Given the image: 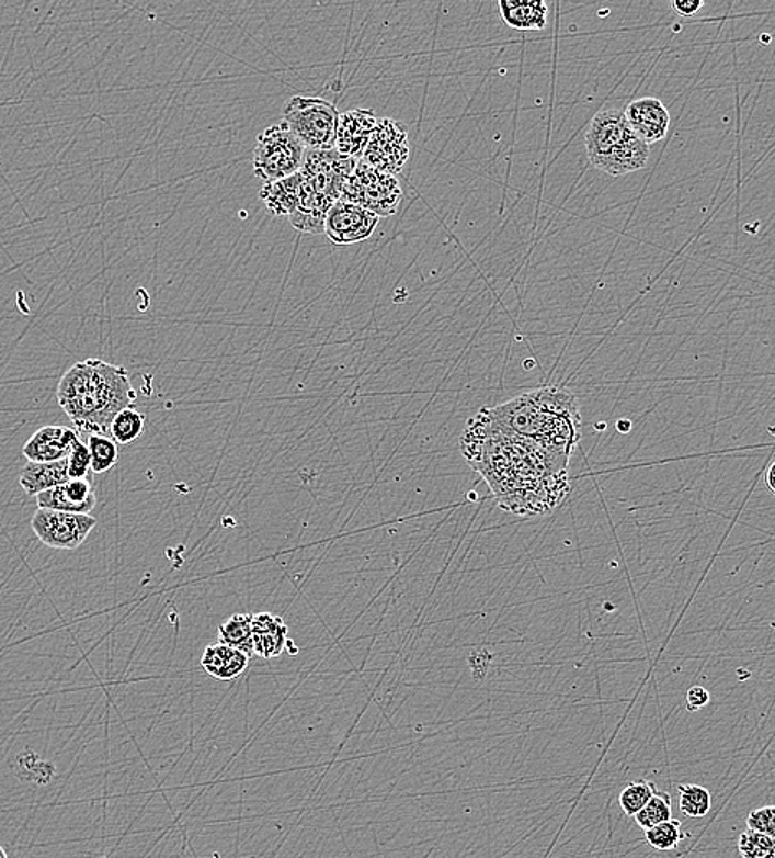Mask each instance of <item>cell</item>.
Wrapping results in <instances>:
<instances>
[{"instance_id": "obj_1", "label": "cell", "mask_w": 775, "mask_h": 858, "mask_svg": "<svg viewBox=\"0 0 775 858\" xmlns=\"http://www.w3.org/2000/svg\"><path fill=\"white\" fill-rule=\"evenodd\" d=\"M460 453L489 484L500 509L513 516H546L568 496L571 458L502 428L489 408L467 421Z\"/></svg>"}, {"instance_id": "obj_2", "label": "cell", "mask_w": 775, "mask_h": 858, "mask_svg": "<svg viewBox=\"0 0 775 858\" xmlns=\"http://www.w3.org/2000/svg\"><path fill=\"white\" fill-rule=\"evenodd\" d=\"M57 399L80 431L107 437L117 413L133 406L136 390L124 366L88 359L64 373Z\"/></svg>"}, {"instance_id": "obj_3", "label": "cell", "mask_w": 775, "mask_h": 858, "mask_svg": "<svg viewBox=\"0 0 775 858\" xmlns=\"http://www.w3.org/2000/svg\"><path fill=\"white\" fill-rule=\"evenodd\" d=\"M497 425L571 458L581 440V413L574 393L543 386L489 408Z\"/></svg>"}, {"instance_id": "obj_4", "label": "cell", "mask_w": 775, "mask_h": 858, "mask_svg": "<svg viewBox=\"0 0 775 858\" xmlns=\"http://www.w3.org/2000/svg\"><path fill=\"white\" fill-rule=\"evenodd\" d=\"M590 162L613 177L626 176L649 163L650 146L634 134L620 110H603L593 117L586 133Z\"/></svg>"}, {"instance_id": "obj_5", "label": "cell", "mask_w": 775, "mask_h": 858, "mask_svg": "<svg viewBox=\"0 0 775 858\" xmlns=\"http://www.w3.org/2000/svg\"><path fill=\"white\" fill-rule=\"evenodd\" d=\"M339 111L323 98L294 97L287 101L281 123L307 150L335 149Z\"/></svg>"}, {"instance_id": "obj_6", "label": "cell", "mask_w": 775, "mask_h": 858, "mask_svg": "<svg viewBox=\"0 0 775 858\" xmlns=\"http://www.w3.org/2000/svg\"><path fill=\"white\" fill-rule=\"evenodd\" d=\"M306 147L284 126L274 124L260 134L254 147V173L264 183L296 176L303 169Z\"/></svg>"}, {"instance_id": "obj_7", "label": "cell", "mask_w": 775, "mask_h": 858, "mask_svg": "<svg viewBox=\"0 0 775 858\" xmlns=\"http://www.w3.org/2000/svg\"><path fill=\"white\" fill-rule=\"evenodd\" d=\"M340 200L362 206L378 217H391L403 200V190L397 177L379 172L360 160L346 179Z\"/></svg>"}, {"instance_id": "obj_8", "label": "cell", "mask_w": 775, "mask_h": 858, "mask_svg": "<svg viewBox=\"0 0 775 858\" xmlns=\"http://www.w3.org/2000/svg\"><path fill=\"white\" fill-rule=\"evenodd\" d=\"M410 159L408 127L400 121L381 117L369 137L362 162L379 172L397 177Z\"/></svg>"}, {"instance_id": "obj_9", "label": "cell", "mask_w": 775, "mask_h": 858, "mask_svg": "<svg viewBox=\"0 0 775 858\" xmlns=\"http://www.w3.org/2000/svg\"><path fill=\"white\" fill-rule=\"evenodd\" d=\"M31 526L35 537L48 549L77 550L93 532L98 520L93 516H83V513L37 509L32 517Z\"/></svg>"}, {"instance_id": "obj_10", "label": "cell", "mask_w": 775, "mask_h": 858, "mask_svg": "<svg viewBox=\"0 0 775 858\" xmlns=\"http://www.w3.org/2000/svg\"><path fill=\"white\" fill-rule=\"evenodd\" d=\"M358 162L335 149L306 150L303 169L299 170L300 179L317 192L339 202L343 185Z\"/></svg>"}, {"instance_id": "obj_11", "label": "cell", "mask_w": 775, "mask_h": 858, "mask_svg": "<svg viewBox=\"0 0 775 858\" xmlns=\"http://www.w3.org/2000/svg\"><path fill=\"white\" fill-rule=\"evenodd\" d=\"M378 224L379 217L375 213L339 200L327 215L323 234L332 244L355 245L368 240L375 234Z\"/></svg>"}, {"instance_id": "obj_12", "label": "cell", "mask_w": 775, "mask_h": 858, "mask_svg": "<svg viewBox=\"0 0 775 858\" xmlns=\"http://www.w3.org/2000/svg\"><path fill=\"white\" fill-rule=\"evenodd\" d=\"M80 441L77 429L67 426H44L24 444L22 454L34 463H57L68 460L75 443Z\"/></svg>"}, {"instance_id": "obj_13", "label": "cell", "mask_w": 775, "mask_h": 858, "mask_svg": "<svg viewBox=\"0 0 775 858\" xmlns=\"http://www.w3.org/2000/svg\"><path fill=\"white\" fill-rule=\"evenodd\" d=\"M630 129L646 144H656L669 134L670 113L665 104L657 98L647 97L632 101L624 111Z\"/></svg>"}, {"instance_id": "obj_14", "label": "cell", "mask_w": 775, "mask_h": 858, "mask_svg": "<svg viewBox=\"0 0 775 858\" xmlns=\"http://www.w3.org/2000/svg\"><path fill=\"white\" fill-rule=\"evenodd\" d=\"M378 117L372 110H352L340 114L337 123L335 150L350 159L362 160Z\"/></svg>"}, {"instance_id": "obj_15", "label": "cell", "mask_w": 775, "mask_h": 858, "mask_svg": "<svg viewBox=\"0 0 775 858\" xmlns=\"http://www.w3.org/2000/svg\"><path fill=\"white\" fill-rule=\"evenodd\" d=\"M38 509L90 516L96 507V494L88 479H70L35 497Z\"/></svg>"}, {"instance_id": "obj_16", "label": "cell", "mask_w": 775, "mask_h": 858, "mask_svg": "<svg viewBox=\"0 0 775 858\" xmlns=\"http://www.w3.org/2000/svg\"><path fill=\"white\" fill-rule=\"evenodd\" d=\"M333 205L335 200L317 192L300 179L299 205L289 217L290 225L303 234L322 235L326 230L327 215Z\"/></svg>"}, {"instance_id": "obj_17", "label": "cell", "mask_w": 775, "mask_h": 858, "mask_svg": "<svg viewBox=\"0 0 775 858\" xmlns=\"http://www.w3.org/2000/svg\"><path fill=\"white\" fill-rule=\"evenodd\" d=\"M287 625L280 616L271 612L253 614L254 656L274 659L286 651Z\"/></svg>"}, {"instance_id": "obj_18", "label": "cell", "mask_w": 775, "mask_h": 858, "mask_svg": "<svg viewBox=\"0 0 775 858\" xmlns=\"http://www.w3.org/2000/svg\"><path fill=\"white\" fill-rule=\"evenodd\" d=\"M251 657L243 651L227 646L224 642L205 647L202 667L208 676L218 680H233L243 676L250 666Z\"/></svg>"}, {"instance_id": "obj_19", "label": "cell", "mask_w": 775, "mask_h": 858, "mask_svg": "<svg viewBox=\"0 0 775 858\" xmlns=\"http://www.w3.org/2000/svg\"><path fill=\"white\" fill-rule=\"evenodd\" d=\"M68 461L57 463H34L29 461L21 474V486L29 496H41L47 490L55 489L61 484L68 483Z\"/></svg>"}, {"instance_id": "obj_20", "label": "cell", "mask_w": 775, "mask_h": 858, "mask_svg": "<svg viewBox=\"0 0 775 858\" xmlns=\"http://www.w3.org/2000/svg\"><path fill=\"white\" fill-rule=\"evenodd\" d=\"M499 9L503 22L515 31H543L548 24V5L542 0H500Z\"/></svg>"}, {"instance_id": "obj_21", "label": "cell", "mask_w": 775, "mask_h": 858, "mask_svg": "<svg viewBox=\"0 0 775 858\" xmlns=\"http://www.w3.org/2000/svg\"><path fill=\"white\" fill-rule=\"evenodd\" d=\"M300 199V173L277 180V182L264 183L261 189V200L266 205L267 212L274 217H290L296 212Z\"/></svg>"}, {"instance_id": "obj_22", "label": "cell", "mask_w": 775, "mask_h": 858, "mask_svg": "<svg viewBox=\"0 0 775 858\" xmlns=\"http://www.w3.org/2000/svg\"><path fill=\"white\" fill-rule=\"evenodd\" d=\"M218 639H220L218 642H224L227 646L243 651L244 654L253 657V614H233L221 622L218 628Z\"/></svg>"}, {"instance_id": "obj_23", "label": "cell", "mask_w": 775, "mask_h": 858, "mask_svg": "<svg viewBox=\"0 0 775 858\" xmlns=\"http://www.w3.org/2000/svg\"><path fill=\"white\" fill-rule=\"evenodd\" d=\"M146 415L139 409L129 406L117 413L116 418L111 422L110 434L117 444H130L139 440L146 428Z\"/></svg>"}, {"instance_id": "obj_24", "label": "cell", "mask_w": 775, "mask_h": 858, "mask_svg": "<svg viewBox=\"0 0 775 858\" xmlns=\"http://www.w3.org/2000/svg\"><path fill=\"white\" fill-rule=\"evenodd\" d=\"M88 450L91 454V473L104 474L113 470L119 461V448L116 441L104 434H90Z\"/></svg>"}, {"instance_id": "obj_25", "label": "cell", "mask_w": 775, "mask_h": 858, "mask_svg": "<svg viewBox=\"0 0 775 858\" xmlns=\"http://www.w3.org/2000/svg\"><path fill=\"white\" fill-rule=\"evenodd\" d=\"M680 811L689 819H702L711 811V794L698 784L679 786Z\"/></svg>"}, {"instance_id": "obj_26", "label": "cell", "mask_w": 775, "mask_h": 858, "mask_svg": "<svg viewBox=\"0 0 775 858\" xmlns=\"http://www.w3.org/2000/svg\"><path fill=\"white\" fill-rule=\"evenodd\" d=\"M634 819H636L637 825L643 828V831L673 819L672 798H670L669 792L657 789L656 794L647 802L646 808L639 814L634 815Z\"/></svg>"}, {"instance_id": "obj_27", "label": "cell", "mask_w": 775, "mask_h": 858, "mask_svg": "<svg viewBox=\"0 0 775 858\" xmlns=\"http://www.w3.org/2000/svg\"><path fill=\"white\" fill-rule=\"evenodd\" d=\"M657 789L659 788L653 782L647 781V779H639V781H634L626 786L619 795V804L624 814L629 815V817L639 814L646 808L647 802L656 794Z\"/></svg>"}, {"instance_id": "obj_28", "label": "cell", "mask_w": 775, "mask_h": 858, "mask_svg": "<svg viewBox=\"0 0 775 858\" xmlns=\"http://www.w3.org/2000/svg\"><path fill=\"white\" fill-rule=\"evenodd\" d=\"M646 838L650 847L657 850H673L679 847L680 842L685 840L686 834L679 819H670L656 827L647 828Z\"/></svg>"}, {"instance_id": "obj_29", "label": "cell", "mask_w": 775, "mask_h": 858, "mask_svg": "<svg viewBox=\"0 0 775 858\" xmlns=\"http://www.w3.org/2000/svg\"><path fill=\"white\" fill-rule=\"evenodd\" d=\"M738 850L742 858H775V838L745 828L739 835Z\"/></svg>"}, {"instance_id": "obj_30", "label": "cell", "mask_w": 775, "mask_h": 858, "mask_svg": "<svg viewBox=\"0 0 775 858\" xmlns=\"http://www.w3.org/2000/svg\"><path fill=\"white\" fill-rule=\"evenodd\" d=\"M68 476L70 479H87L91 473V454L88 444L77 441L70 456H68Z\"/></svg>"}, {"instance_id": "obj_31", "label": "cell", "mask_w": 775, "mask_h": 858, "mask_svg": "<svg viewBox=\"0 0 775 858\" xmlns=\"http://www.w3.org/2000/svg\"><path fill=\"white\" fill-rule=\"evenodd\" d=\"M745 824L752 831L761 832V834L775 838V805H765V808L754 809V811L749 812Z\"/></svg>"}, {"instance_id": "obj_32", "label": "cell", "mask_w": 775, "mask_h": 858, "mask_svg": "<svg viewBox=\"0 0 775 858\" xmlns=\"http://www.w3.org/2000/svg\"><path fill=\"white\" fill-rule=\"evenodd\" d=\"M709 703V692L702 686L692 687L686 693V710L688 712H698L703 707Z\"/></svg>"}, {"instance_id": "obj_33", "label": "cell", "mask_w": 775, "mask_h": 858, "mask_svg": "<svg viewBox=\"0 0 775 858\" xmlns=\"http://www.w3.org/2000/svg\"><path fill=\"white\" fill-rule=\"evenodd\" d=\"M705 2L703 0H673L672 8L680 18L693 19L699 14Z\"/></svg>"}, {"instance_id": "obj_34", "label": "cell", "mask_w": 775, "mask_h": 858, "mask_svg": "<svg viewBox=\"0 0 775 858\" xmlns=\"http://www.w3.org/2000/svg\"><path fill=\"white\" fill-rule=\"evenodd\" d=\"M765 484H767L768 490L775 496V461L768 466L767 473H765Z\"/></svg>"}, {"instance_id": "obj_35", "label": "cell", "mask_w": 775, "mask_h": 858, "mask_svg": "<svg viewBox=\"0 0 775 858\" xmlns=\"http://www.w3.org/2000/svg\"><path fill=\"white\" fill-rule=\"evenodd\" d=\"M286 651H289V654H293V656H296V654L299 653V650L294 646V642L290 641V639H287Z\"/></svg>"}, {"instance_id": "obj_36", "label": "cell", "mask_w": 775, "mask_h": 858, "mask_svg": "<svg viewBox=\"0 0 775 858\" xmlns=\"http://www.w3.org/2000/svg\"><path fill=\"white\" fill-rule=\"evenodd\" d=\"M0 858H9L8 851L4 850L2 845H0Z\"/></svg>"}]
</instances>
